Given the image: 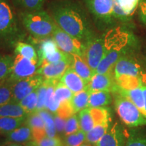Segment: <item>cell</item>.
<instances>
[{
    "label": "cell",
    "instance_id": "obj_20",
    "mask_svg": "<svg viewBox=\"0 0 146 146\" xmlns=\"http://www.w3.org/2000/svg\"><path fill=\"white\" fill-rule=\"evenodd\" d=\"M112 97L110 91H91L89 99L88 108L106 107L112 103Z\"/></svg>",
    "mask_w": 146,
    "mask_h": 146
},
{
    "label": "cell",
    "instance_id": "obj_1",
    "mask_svg": "<svg viewBox=\"0 0 146 146\" xmlns=\"http://www.w3.org/2000/svg\"><path fill=\"white\" fill-rule=\"evenodd\" d=\"M51 14L56 25L73 38L86 44L95 36L83 9L71 0H58L51 5Z\"/></svg>",
    "mask_w": 146,
    "mask_h": 146
},
{
    "label": "cell",
    "instance_id": "obj_23",
    "mask_svg": "<svg viewBox=\"0 0 146 146\" xmlns=\"http://www.w3.org/2000/svg\"><path fill=\"white\" fill-rule=\"evenodd\" d=\"M27 116L28 114L19 103L11 101L0 107V117L21 118Z\"/></svg>",
    "mask_w": 146,
    "mask_h": 146
},
{
    "label": "cell",
    "instance_id": "obj_11",
    "mask_svg": "<svg viewBox=\"0 0 146 146\" xmlns=\"http://www.w3.org/2000/svg\"><path fill=\"white\" fill-rule=\"evenodd\" d=\"M38 68V62L27 59L19 55H16L14 57L12 72L8 81L13 83L18 80L30 77L36 74Z\"/></svg>",
    "mask_w": 146,
    "mask_h": 146
},
{
    "label": "cell",
    "instance_id": "obj_27",
    "mask_svg": "<svg viewBox=\"0 0 146 146\" xmlns=\"http://www.w3.org/2000/svg\"><path fill=\"white\" fill-rule=\"evenodd\" d=\"M59 48L52 37L41 40L39 50L37 51L38 58H39V67L41 66L42 61L45 56L55 52Z\"/></svg>",
    "mask_w": 146,
    "mask_h": 146
},
{
    "label": "cell",
    "instance_id": "obj_4",
    "mask_svg": "<svg viewBox=\"0 0 146 146\" xmlns=\"http://www.w3.org/2000/svg\"><path fill=\"white\" fill-rule=\"evenodd\" d=\"M20 18L24 28L36 39L52 37L56 23L45 11L22 12Z\"/></svg>",
    "mask_w": 146,
    "mask_h": 146
},
{
    "label": "cell",
    "instance_id": "obj_24",
    "mask_svg": "<svg viewBox=\"0 0 146 146\" xmlns=\"http://www.w3.org/2000/svg\"><path fill=\"white\" fill-rule=\"evenodd\" d=\"M27 118V116L21 118L0 117V134L5 135L24 125L26 123Z\"/></svg>",
    "mask_w": 146,
    "mask_h": 146
},
{
    "label": "cell",
    "instance_id": "obj_30",
    "mask_svg": "<svg viewBox=\"0 0 146 146\" xmlns=\"http://www.w3.org/2000/svg\"><path fill=\"white\" fill-rule=\"evenodd\" d=\"M125 146H146V133L140 129H133L126 139Z\"/></svg>",
    "mask_w": 146,
    "mask_h": 146
},
{
    "label": "cell",
    "instance_id": "obj_10",
    "mask_svg": "<svg viewBox=\"0 0 146 146\" xmlns=\"http://www.w3.org/2000/svg\"><path fill=\"white\" fill-rule=\"evenodd\" d=\"M45 78L39 74L18 80L12 83V101L19 103L25 97L31 94L40 87Z\"/></svg>",
    "mask_w": 146,
    "mask_h": 146
},
{
    "label": "cell",
    "instance_id": "obj_16",
    "mask_svg": "<svg viewBox=\"0 0 146 146\" xmlns=\"http://www.w3.org/2000/svg\"><path fill=\"white\" fill-rule=\"evenodd\" d=\"M112 93H118V94H120L125 96L128 99L130 100L143 114L144 109L143 86L137 87V88L132 89H123L119 88L116 85V84H115L114 88H113L112 91Z\"/></svg>",
    "mask_w": 146,
    "mask_h": 146
},
{
    "label": "cell",
    "instance_id": "obj_14",
    "mask_svg": "<svg viewBox=\"0 0 146 146\" xmlns=\"http://www.w3.org/2000/svg\"><path fill=\"white\" fill-rule=\"evenodd\" d=\"M116 81L113 73L99 74L95 72L87 84V89L91 91H108L112 93Z\"/></svg>",
    "mask_w": 146,
    "mask_h": 146
},
{
    "label": "cell",
    "instance_id": "obj_15",
    "mask_svg": "<svg viewBox=\"0 0 146 146\" xmlns=\"http://www.w3.org/2000/svg\"><path fill=\"white\" fill-rule=\"evenodd\" d=\"M60 81L64 84L73 94L80 92L87 89V84L85 81L71 67L67 69L60 78Z\"/></svg>",
    "mask_w": 146,
    "mask_h": 146
},
{
    "label": "cell",
    "instance_id": "obj_33",
    "mask_svg": "<svg viewBox=\"0 0 146 146\" xmlns=\"http://www.w3.org/2000/svg\"><path fill=\"white\" fill-rule=\"evenodd\" d=\"M38 102L37 89L32 92L31 94L25 97L24 99L19 102V104L23 108L27 114L29 115L36 112V106Z\"/></svg>",
    "mask_w": 146,
    "mask_h": 146
},
{
    "label": "cell",
    "instance_id": "obj_36",
    "mask_svg": "<svg viewBox=\"0 0 146 146\" xmlns=\"http://www.w3.org/2000/svg\"><path fill=\"white\" fill-rule=\"evenodd\" d=\"M12 83L7 80L0 83V107L12 101Z\"/></svg>",
    "mask_w": 146,
    "mask_h": 146
},
{
    "label": "cell",
    "instance_id": "obj_43",
    "mask_svg": "<svg viewBox=\"0 0 146 146\" xmlns=\"http://www.w3.org/2000/svg\"><path fill=\"white\" fill-rule=\"evenodd\" d=\"M1 146H23L22 144H18V143H6L4 145Z\"/></svg>",
    "mask_w": 146,
    "mask_h": 146
},
{
    "label": "cell",
    "instance_id": "obj_6",
    "mask_svg": "<svg viewBox=\"0 0 146 146\" xmlns=\"http://www.w3.org/2000/svg\"><path fill=\"white\" fill-rule=\"evenodd\" d=\"M106 52L105 34L95 35L85 44L82 57L95 73Z\"/></svg>",
    "mask_w": 146,
    "mask_h": 146
},
{
    "label": "cell",
    "instance_id": "obj_42",
    "mask_svg": "<svg viewBox=\"0 0 146 146\" xmlns=\"http://www.w3.org/2000/svg\"><path fill=\"white\" fill-rule=\"evenodd\" d=\"M143 92L144 97V109L143 114L146 118V83H144L143 85Z\"/></svg>",
    "mask_w": 146,
    "mask_h": 146
},
{
    "label": "cell",
    "instance_id": "obj_29",
    "mask_svg": "<svg viewBox=\"0 0 146 146\" xmlns=\"http://www.w3.org/2000/svg\"><path fill=\"white\" fill-rule=\"evenodd\" d=\"M14 5L23 12L41 10L46 0H12Z\"/></svg>",
    "mask_w": 146,
    "mask_h": 146
},
{
    "label": "cell",
    "instance_id": "obj_22",
    "mask_svg": "<svg viewBox=\"0 0 146 146\" xmlns=\"http://www.w3.org/2000/svg\"><path fill=\"white\" fill-rule=\"evenodd\" d=\"M90 93L91 91L87 87V89L73 94L70 100V104L74 114L88 107Z\"/></svg>",
    "mask_w": 146,
    "mask_h": 146
},
{
    "label": "cell",
    "instance_id": "obj_32",
    "mask_svg": "<svg viewBox=\"0 0 146 146\" xmlns=\"http://www.w3.org/2000/svg\"><path fill=\"white\" fill-rule=\"evenodd\" d=\"M73 93L64 84L59 81L55 88L54 98L58 104L66 102H69L73 96Z\"/></svg>",
    "mask_w": 146,
    "mask_h": 146
},
{
    "label": "cell",
    "instance_id": "obj_12",
    "mask_svg": "<svg viewBox=\"0 0 146 146\" xmlns=\"http://www.w3.org/2000/svg\"><path fill=\"white\" fill-rule=\"evenodd\" d=\"M72 56L70 58L54 63H44L38 68L36 74L43 76L45 78L60 79L67 69L70 68Z\"/></svg>",
    "mask_w": 146,
    "mask_h": 146
},
{
    "label": "cell",
    "instance_id": "obj_40",
    "mask_svg": "<svg viewBox=\"0 0 146 146\" xmlns=\"http://www.w3.org/2000/svg\"><path fill=\"white\" fill-rule=\"evenodd\" d=\"M139 18L140 21L146 26V0H141L139 4Z\"/></svg>",
    "mask_w": 146,
    "mask_h": 146
},
{
    "label": "cell",
    "instance_id": "obj_37",
    "mask_svg": "<svg viewBox=\"0 0 146 146\" xmlns=\"http://www.w3.org/2000/svg\"><path fill=\"white\" fill-rule=\"evenodd\" d=\"M79 130H81V129H80L77 115L73 114L66 119L64 132L65 136L77 132Z\"/></svg>",
    "mask_w": 146,
    "mask_h": 146
},
{
    "label": "cell",
    "instance_id": "obj_26",
    "mask_svg": "<svg viewBox=\"0 0 146 146\" xmlns=\"http://www.w3.org/2000/svg\"><path fill=\"white\" fill-rule=\"evenodd\" d=\"M14 60L13 56L0 54V83L6 81L10 77Z\"/></svg>",
    "mask_w": 146,
    "mask_h": 146
},
{
    "label": "cell",
    "instance_id": "obj_41",
    "mask_svg": "<svg viewBox=\"0 0 146 146\" xmlns=\"http://www.w3.org/2000/svg\"><path fill=\"white\" fill-rule=\"evenodd\" d=\"M54 118L57 132L61 133V134L62 133H64V132L66 119L60 117L57 114H54Z\"/></svg>",
    "mask_w": 146,
    "mask_h": 146
},
{
    "label": "cell",
    "instance_id": "obj_31",
    "mask_svg": "<svg viewBox=\"0 0 146 146\" xmlns=\"http://www.w3.org/2000/svg\"><path fill=\"white\" fill-rule=\"evenodd\" d=\"M38 113L44 121L47 136L50 137H56L57 131H56V125H55L54 114L47 110H43L38 112Z\"/></svg>",
    "mask_w": 146,
    "mask_h": 146
},
{
    "label": "cell",
    "instance_id": "obj_39",
    "mask_svg": "<svg viewBox=\"0 0 146 146\" xmlns=\"http://www.w3.org/2000/svg\"><path fill=\"white\" fill-rule=\"evenodd\" d=\"M33 141L38 146H64L63 141L58 137H50L48 136H45L36 141Z\"/></svg>",
    "mask_w": 146,
    "mask_h": 146
},
{
    "label": "cell",
    "instance_id": "obj_13",
    "mask_svg": "<svg viewBox=\"0 0 146 146\" xmlns=\"http://www.w3.org/2000/svg\"><path fill=\"white\" fill-rule=\"evenodd\" d=\"M126 136L123 127L119 123L111 125L109 130L97 143L96 146H125Z\"/></svg>",
    "mask_w": 146,
    "mask_h": 146
},
{
    "label": "cell",
    "instance_id": "obj_38",
    "mask_svg": "<svg viewBox=\"0 0 146 146\" xmlns=\"http://www.w3.org/2000/svg\"><path fill=\"white\" fill-rule=\"evenodd\" d=\"M47 83L45 79H44L43 83L40 85V87L37 89L38 93V102L37 106H36V112H39V111L45 110V99H46L47 94Z\"/></svg>",
    "mask_w": 146,
    "mask_h": 146
},
{
    "label": "cell",
    "instance_id": "obj_5",
    "mask_svg": "<svg viewBox=\"0 0 146 146\" xmlns=\"http://www.w3.org/2000/svg\"><path fill=\"white\" fill-rule=\"evenodd\" d=\"M112 94L115 110L123 124L130 128L146 125L145 116L130 100L118 93Z\"/></svg>",
    "mask_w": 146,
    "mask_h": 146
},
{
    "label": "cell",
    "instance_id": "obj_44",
    "mask_svg": "<svg viewBox=\"0 0 146 146\" xmlns=\"http://www.w3.org/2000/svg\"><path fill=\"white\" fill-rule=\"evenodd\" d=\"M25 146H38L34 143V141H33V140L32 141H30L27 142V143H25Z\"/></svg>",
    "mask_w": 146,
    "mask_h": 146
},
{
    "label": "cell",
    "instance_id": "obj_28",
    "mask_svg": "<svg viewBox=\"0 0 146 146\" xmlns=\"http://www.w3.org/2000/svg\"><path fill=\"white\" fill-rule=\"evenodd\" d=\"M78 118L80 129L85 133L90 131L96 125V123L91 114L90 109L88 108L78 112Z\"/></svg>",
    "mask_w": 146,
    "mask_h": 146
},
{
    "label": "cell",
    "instance_id": "obj_17",
    "mask_svg": "<svg viewBox=\"0 0 146 146\" xmlns=\"http://www.w3.org/2000/svg\"><path fill=\"white\" fill-rule=\"evenodd\" d=\"M5 137L6 143L25 144L33 140L32 130L26 124L16 129V130L5 134Z\"/></svg>",
    "mask_w": 146,
    "mask_h": 146
},
{
    "label": "cell",
    "instance_id": "obj_25",
    "mask_svg": "<svg viewBox=\"0 0 146 146\" xmlns=\"http://www.w3.org/2000/svg\"><path fill=\"white\" fill-rule=\"evenodd\" d=\"M14 53L15 55H19L22 57L36 62L39 64L37 51L32 44L25 43L22 41H18L14 45Z\"/></svg>",
    "mask_w": 146,
    "mask_h": 146
},
{
    "label": "cell",
    "instance_id": "obj_2",
    "mask_svg": "<svg viewBox=\"0 0 146 146\" xmlns=\"http://www.w3.org/2000/svg\"><path fill=\"white\" fill-rule=\"evenodd\" d=\"M106 52L96 72L113 73L114 66L123 55L129 52L134 41V36L121 28H115L105 34Z\"/></svg>",
    "mask_w": 146,
    "mask_h": 146
},
{
    "label": "cell",
    "instance_id": "obj_45",
    "mask_svg": "<svg viewBox=\"0 0 146 146\" xmlns=\"http://www.w3.org/2000/svg\"><path fill=\"white\" fill-rule=\"evenodd\" d=\"M80 146H91V145H90V144L85 143H83L81 145H80Z\"/></svg>",
    "mask_w": 146,
    "mask_h": 146
},
{
    "label": "cell",
    "instance_id": "obj_9",
    "mask_svg": "<svg viewBox=\"0 0 146 146\" xmlns=\"http://www.w3.org/2000/svg\"><path fill=\"white\" fill-rule=\"evenodd\" d=\"M52 38L56 41L58 48L62 52L70 55L83 56L85 45L73 38L57 25L55 27Z\"/></svg>",
    "mask_w": 146,
    "mask_h": 146
},
{
    "label": "cell",
    "instance_id": "obj_8",
    "mask_svg": "<svg viewBox=\"0 0 146 146\" xmlns=\"http://www.w3.org/2000/svg\"><path fill=\"white\" fill-rule=\"evenodd\" d=\"M89 12L96 21L103 26L112 25L114 0H85Z\"/></svg>",
    "mask_w": 146,
    "mask_h": 146
},
{
    "label": "cell",
    "instance_id": "obj_18",
    "mask_svg": "<svg viewBox=\"0 0 146 146\" xmlns=\"http://www.w3.org/2000/svg\"><path fill=\"white\" fill-rule=\"evenodd\" d=\"M25 124L32 130L34 141L47 136L44 121L38 112H34L28 115Z\"/></svg>",
    "mask_w": 146,
    "mask_h": 146
},
{
    "label": "cell",
    "instance_id": "obj_34",
    "mask_svg": "<svg viewBox=\"0 0 146 146\" xmlns=\"http://www.w3.org/2000/svg\"><path fill=\"white\" fill-rule=\"evenodd\" d=\"M140 1L141 0H114L124 13L131 19L139 7Z\"/></svg>",
    "mask_w": 146,
    "mask_h": 146
},
{
    "label": "cell",
    "instance_id": "obj_21",
    "mask_svg": "<svg viewBox=\"0 0 146 146\" xmlns=\"http://www.w3.org/2000/svg\"><path fill=\"white\" fill-rule=\"evenodd\" d=\"M112 125V118H108L95 125L90 131L86 133V141L89 143L96 145L98 141L106 133Z\"/></svg>",
    "mask_w": 146,
    "mask_h": 146
},
{
    "label": "cell",
    "instance_id": "obj_3",
    "mask_svg": "<svg viewBox=\"0 0 146 146\" xmlns=\"http://www.w3.org/2000/svg\"><path fill=\"white\" fill-rule=\"evenodd\" d=\"M25 36L9 0H0V49L14 47Z\"/></svg>",
    "mask_w": 146,
    "mask_h": 146
},
{
    "label": "cell",
    "instance_id": "obj_19",
    "mask_svg": "<svg viewBox=\"0 0 146 146\" xmlns=\"http://www.w3.org/2000/svg\"><path fill=\"white\" fill-rule=\"evenodd\" d=\"M72 61L70 67L85 81L87 84L90 81L94 75V71L91 70L83 58L78 55H71Z\"/></svg>",
    "mask_w": 146,
    "mask_h": 146
},
{
    "label": "cell",
    "instance_id": "obj_35",
    "mask_svg": "<svg viewBox=\"0 0 146 146\" xmlns=\"http://www.w3.org/2000/svg\"><path fill=\"white\" fill-rule=\"evenodd\" d=\"M86 141V133L79 130L77 132L65 136L63 144L64 146H80Z\"/></svg>",
    "mask_w": 146,
    "mask_h": 146
},
{
    "label": "cell",
    "instance_id": "obj_7",
    "mask_svg": "<svg viewBox=\"0 0 146 146\" xmlns=\"http://www.w3.org/2000/svg\"><path fill=\"white\" fill-rule=\"evenodd\" d=\"M114 79L121 76H129L141 78L145 81V75L141 65L133 55L129 53L123 55L114 66L113 70ZM146 83V82L145 81Z\"/></svg>",
    "mask_w": 146,
    "mask_h": 146
}]
</instances>
